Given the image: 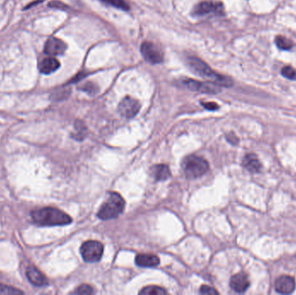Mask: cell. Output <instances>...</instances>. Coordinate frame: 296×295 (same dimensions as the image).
I'll use <instances>...</instances> for the list:
<instances>
[{"label":"cell","mask_w":296,"mask_h":295,"mask_svg":"<svg viewBox=\"0 0 296 295\" xmlns=\"http://www.w3.org/2000/svg\"><path fill=\"white\" fill-rule=\"evenodd\" d=\"M33 221L41 226L68 225L72 219L66 213L52 207L39 209L32 212Z\"/></svg>","instance_id":"cell-1"},{"label":"cell","mask_w":296,"mask_h":295,"mask_svg":"<svg viewBox=\"0 0 296 295\" xmlns=\"http://www.w3.org/2000/svg\"><path fill=\"white\" fill-rule=\"evenodd\" d=\"M188 63L190 68L197 75L206 78V80L211 81L212 84H216L217 86L230 87L232 85L231 79L216 73L207 63L198 57H189Z\"/></svg>","instance_id":"cell-2"},{"label":"cell","mask_w":296,"mask_h":295,"mask_svg":"<svg viewBox=\"0 0 296 295\" xmlns=\"http://www.w3.org/2000/svg\"><path fill=\"white\" fill-rule=\"evenodd\" d=\"M125 209V201L117 192H110L106 201L98 211V217L101 220L116 218Z\"/></svg>","instance_id":"cell-3"},{"label":"cell","mask_w":296,"mask_h":295,"mask_svg":"<svg viewBox=\"0 0 296 295\" xmlns=\"http://www.w3.org/2000/svg\"><path fill=\"white\" fill-rule=\"evenodd\" d=\"M182 169L185 177L194 179L202 177L209 170V164L204 158L190 155L183 160Z\"/></svg>","instance_id":"cell-4"},{"label":"cell","mask_w":296,"mask_h":295,"mask_svg":"<svg viewBox=\"0 0 296 295\" xmlns=\"http://www.w3.org/2000/svg\"><path fill=\"white\" fill-rule=\"evenodd\" d=\"M103 245L97 241H87L81 247V254L87 262H97L103 254Z\"/></svg>","instance_id":"cell-5"},{"label":"cell","mask_w":296,"mask_h":295,"mask_svg":"<svg viewBox=\"0 0 296 295\" xmlns=\"http://www.w3.org/2000/svg\"><path fill=\"white\" fill-rule=\"evenodd\" d=\"M140 50L142 53L144 58L152 64H159L163 62L164 56L157 46L154 44L153 42H143L140 47Z\"/></svg>","instance_id":"cell-6"},{"label":"cell","mask_w":296,"mask_h":295,"mask_svg":"<svg viewBox=\"0 0 296 295\" xmlns=\"http://www.w3.org/2000/svg\"><path fill=\"white\" fill-rule=\"evenodd\" d=\"M140 109L139 101L132 97H125L119 104L118 112L122 117L131 119L134 117Z\"/></svg>","instance_id":"cell-7"},{"label":"cell","mask_w":296,"mask_h":295,"mask_svg":"<svg viewBox=\"0 0 296 295\" xmlns=\"http://www.w3.org/2000/svg\"><path fill=\"white\" fill-rule=\"evenodd\" d=\"M182 84L185 87L189 88L190 90L206 93V94H216L219 92V88L215 84H205L199 81L192 80V79H185L182 81Z\"/></svg>","instance_id":"cell-8"},{"label":"cell","mask_w":296,"mask_h":295,"mask_svg":"<svg viewBox=\"0 0 296 295\" xmlns=\"http://www.w3.org/2000/svg\"><path fill=\"white\" fill-rule=\"evenodd\" d=\"M193 12L194 14L198 16H203L210 13L223 15V5L222 3L216 1H204L196 6Z\"/></svg>","instance_id":"cell-9"},{"label":"cell","mask_w":296,"mask_h":295,"mask_svg":"<svg viewBox=\"0 0 296 295\" xmlns=\"http://www.w3.org/2000/svg\"><path fill=\"white\" fill-rule=\"evenodd\" d=\"M66 49L67 45L63 41L56 38H49L44 46V53L49 56H60L65 52Z\"/></svg>","instance_id":"cell-10"},{"label":"cell","mask_w":296,"mask_h":295,"mask_svg":"<svg viewBox=\"0 0 296 295\" xmlns=\"http://www.w3.org/2000/svg\"><path fill=\"white\" fill-rule=\"evenodd\" d=\"M296 286L295 279L289 275L281 276L275 281V290L282 295L292 294L296 289Z\"/></svg>","instance_id":"cell-11"},{"label":"cell","mask_w":296,"mask_h":295,"mask_svg":"<svg viewBox=\"0 0 296 295\" xmlns=\"http://www.w3.org/2000/svg\"><path fill=\"white\" fill-rule=\"evenodd\" d=\"M26 277L29 281L37 287H44L48 285V280L45 275L36 267H29L26 270Z\"/></svg>","instance_id":"cell-12"},{"label":"cell","mask_w":296,"mask_h":295,"mask_svg":"<svg viewBox=\"0 0 296 295\" xmlns=\"http://www.w3.org/2000/svg\"><path fill=\"white\" fill-rule=\"evenodd\" d=\"M230 288L237 293H244L250 287V281L244 273L235 274L230 279Z\"/></svg>","instance_id":"cell-13"},{"label":"cell","mask_w":296,"mask_h":295,"mask_svg":"<svg viewBox=\"0 0 296 295\" xmlns=\"http://www.w3.org/2000/svg\"><path fill=\"white\" fill-rule=\"evenodd\" d=\"M135 262L138 266L142 267H157L160 264V258L155 254L140 253L135 258Z\"/></svg>","instance_id":"cell-14"},{"label":"cell","mask_w":296,"mask_h":295,"mask_svg":"<svg viewBox=\"0 0 296 295\" xmlns=\"http://www.w3.org/2000/svg\"><path fill=\"white\" fill-rule=\"evenodd\" d=\"M60 68V63L58 60H56L53 56H49L47 58L42 60L41 63H39V71L44 75H49V74L55 72Z\"/></svg>","instance_id":"cell-15"},{"label":"cell","mask_w":296,"mask_h":295,"mask_svg":"<svg viewBox=\"0 0 296 295\" xmlns=\"http://www.w3.org/2000/svg\"><path fill=\"white\" fill-rule=\"evenodd\" d=\"M151 173L153 177L155 178V180L165 181L171 177V170L167 165H156L152 167L151 169Z\"/></svg>","instance_id":"cell-16"},{"label":"cell","mask_w":296,"mask_h":295,"mask_svg":"<svg viewBox=\"0 0 296 295\" xmlns=\"http://www.w3.org/2000/svg\"><path fill=\"white\" fill-rule=\"evenodd\" d=\"M243 166L245 169L253 173L259 172L261 169V162L258 160L257 156L254 154H247L244 157Z\"/></svg>","instance_id":"cell-17"},{"label":"cell","mask_w":296,"mask_h":295,"mask_svg":"<svg viewBox=\"0 0 296 295\" xmlns=\"http://www.w3.org/2000/svg\"><path fill=\"white\" fill-rule=\"evenodd\" d=\"M275 44L278 49H282V50H290L295 46V43L292 40L287 39L285 37H282V36H277L275 38Z\"/></svg>","instance_id":"cell-18"},{"label":"cell","mask_w":296,"mask_h":295,"mask_svg":"<svg viewBox=\"0 0 296 295\" xmlns=\"http://www.w3.org/2000/svg\"><path fill=\"white\" fill-rule=\"evenodd\" d=\"M167 294L168 292L165 290L164 288L156 287V286L146 287L139 292V295H166Z\"/></svg>","instance_id":"cell-19"},{"label":"cell","mask_w":296,"mask_h":295,"mask_svg":"<svg viewBox=\"0 0 296 295\" xmlns=\"http://www.w3.org/2000/svg\"><path fill=\"white\" fill-rule=\"evenodd\" d=\"M101 1L105 4H110L112 6L118 8L121 10H124V11L129 10L128 4L126 3L125 0H101Z\"/></svg>","instance_id":"cell-20"},{"label":"cell","mask_w":296,"mask_h":295,"mask_svg":"<svg viewBox=\"0 0 296 295\" xmlns=\"http://www.w3.org/2000/svg\"><path fill=\"white\" fill-rule=\"evenodd\" d=\"M22 294L23 292L18 290L17 288L0 283V295H22Z\"/></svg>","instance_id":"cell-21"},{"label":"cell","mask_w":296,"mask_h":295,"mask_svg":"<svg viewBox=\"0 0 296 295\" xmlns=\"http://www.w3.org/2000/svg\"><path fill=\"white\" fill-rule=\"evenodd\" d=\"M282 75L289 80H296V70L291 66L282 68Z\"/></svg>","instance_id":"cell-22"},{"label":"cell","mask_w":296,"mask_h":295,"mask_svg":"<svg viewBox=\"0 0 296 295\" xmlns=\"http://www.w3.org/2000/svg\"><path fill=\"white\" fill-rule=\"evenodd\" d=\"M75 294L81 295H89L94 294V289L89 285L84 284L77 288Z\"/></svg>","instance_id":"cell-23"},{"label":"cell","mask_w":296,"mask_h":295,"mask_svg":"<svg viewBox=\"0 0 296 295\" xmlns=\"http://www.w3.org/2000/svg\"><path fill=\"white\" fill-rule=\"evenodd\" d=\"M77 132L76 134H74V137L78 140L84 139L85 137V133H86V127L83 123H77Z\"/></svg>","instance_id":"cell-24"},{"label":"cell","mask_w":296,"mask_h":295,"mask_svg":"<svg viewBox=\"0 0 296 295\" xmlns=\"http://www.w3.org/2000/svg\"><path fill=\"white\" fill-rule=\"evenodd\" d=\"M199 292H200V294H202V295H218V292L216 291L215 288L209 287V286H206V285L202 286L201 288H200V291Z\"/></svg>","instance_id":"cell-25"},{"label":"cell","mask_w":296,"mask_h":295,"mask_svg":"<svg viewBox=\"0 0 296 295\" xmlns=\"http://www.w3.org/2000/svg\"><path fill=\"white\" fill-rule=\"evenodd\" d=\"M84 90L86 91V92H88V93H90V94H94L95 92H97V87H96L94 84L87 83V84L84 86Z\"/></svg>","instance_id":"cell-26"},{"label":"cell","mask_w":296,"mask_h":295,"mask_svg":"<svg viewBox=\"0 0 296 295\" xmlns=\"http://www.w3.org/2000/svg\"><path fill=\"white\" fill-rule=\"evenodd\" d=\"M49 6L57 8V9H62V10H67L69 8L66 4H63L62 2H59V1H53L49 4Z\"/></svg>","instance_id":"cell-27"},{"label":"cell","mask_w":296,"mask_h":295,"mask_svg":"<svg viewBox=\"0 0 296 295\" xmlns=\"http://www.w3.org/2000/svg\"><path fill=\"white\" fill-rule=\"evenodd\" d=\"M202 105L206 109L211 110V111L216 110L218 108V105L216 104V103H214V102H207V103L205 102V103H202Z\"/></svg>","instance_id":"cell-28"}]
</instances>
